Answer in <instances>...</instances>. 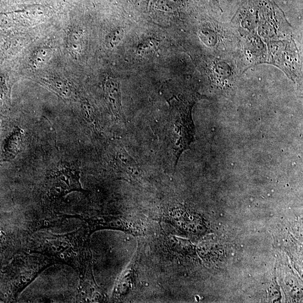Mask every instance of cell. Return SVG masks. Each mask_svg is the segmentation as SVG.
<instances>
[{"label": "cell", "mask_w": 303, "mask_h": 303, "mask_svg": "<svg viewBox=\"0 0 303 303\" xmlns=\"http://www.w3.org/2000/svg\"><path fill=\"white\" fill-rule=\"evenodd\" d=\"M76 273L66 264L47 268L24 291L25 302H71L76 291Z\"/></svg>", "instance_id": "6da1fadb"}, {"label": "cell", "mask_w": 303, "mask_h": 303, "mask_svg": "<svg viewBox=\"0 0 303 303\" xmlns=\"http://www.w3.org/2000/svg\"><path fill=\"white\" fill-rule=\"evenodd\" d=\"M169 102L170 114L164 127V143L171 166L175 168L181 153L189 148L195 139L191 117L194 101L173 97Z\"/></svg>", "instance_id": "7a4b0ae2"}, {"label": "cell", "mask_w": 303, "mask_h": 303, "mask_svg": "<svg viewBox=\"0 0 303 303\" xmlns=\"http://www.w3.org/2000/svg\"><path fill=\"white\" fill-rule=\"evenodd\" d=\"M104 92L112 112L117 117L121 113V92L119 82L113 78H108L104 84Z\"/></svg>", "instance_id": "3957f363"}, {"label": "cell", "mask_w": 303, "mask_h": 303, "mask_svg": "<svg viewBox=\"0 0 303 303\" xmlns=\"http://www.w3.org/2000/svg\"><path fill=\"white\" fill-rule=\"evenodd\" d=\"M24 142L23 131L17 128L10 135L4 147V157L5 160L14 159L21 151Z\"/></svg>", "instance_id": "277c9868"}, {"label": "cell", "mask_w": 303, "mask_h": 303, "mask_svg": "<svg viewBox=\"0 0 303 303\" xmlns=\"http://www.w3.org/2000/svg\"><path fill=\"white\" fill-rule=\"evenodd\" d=\"M85 35L81 31L74 30L70 31L68 38L69 51L75 57L80 56L84 51L85 41Z\"/></svg>", "instance_id": "5b68a950"}, {"label": "cell", "mask_w": 303, "mask_h": 303, "mask_svg": "<svg viewBox=\"0 0 303 303\" xmlns=\"http://www.w3.org/2000/svg\"><path fill=\"white\" fill-rule=\"evenodd\" d=\"M52 51L51 48L43 47L36 49L31 58L32 67L36 69L40 68L46 64L52 57Z\"/></svg>", "instance_id": "8992f818"}, {"label": "cell", "mask_w": 303, "mask_h": 303, "mask_svg": "<svg viewBox=\"0 0 303 303\" xmlns=\"http://www.w3.org/2000/svg\"><path fill=\"white\" fill-rule=\"evenodd\" d=\"M48 86L61 97L65 98L71 96V88L65 80L60 78H52L46 80Z\"/></svg>", "instance_id": "52a82bcc"}, {"label": "cell", "mask_w": 303, "mask_h": 303, "mask_svg": "<svg viewBox=\"0 0 303 303\" xmlns=\"http://www.w3.org/2000/svg\"><path fill=\"white\" fill-rule=\"evenodd\" d=\"M159 41L155 38H148L142 42L136 48V53L140 56L150 54L158 47Z\"/></svg>", "instance_id": "ba28073f"}, {"label": "cell", "mask_w": 303, "mask_h": 303, "mask_svg": "<svg viewBox=\"0 0 303 303\" xmlns=\"http://www.w3.org/2000/svg\"><path fill=\"white\" fill-rule=\"evenodd\" d=\"M124 34V30L122 27H119L110 33L106 38V47L109 49H113L117 47L122 41Z\"/></svg>", "instance_id": "9c48e42d"}, {"label": "cell", "mask_w": 303, "mask_h": 303, "mask_svg": "<svg viewBox=\"0 0 303 303\" xmlns=\"http://www.w3.org/2000/svg\"><path fill=\"white\" fill-rule=\"evenodd\" d=\"M8 98V90L5 81H0V104H2Z\"/></svg>", "instance_id": "30bf717a"}, {"label": "cell", "mask_w": 303, "mask_h": 303, "mask_svg": "<svg viewBox=\"0 0 303 303\" xmlns=\"http://www.w3.org/2000/svg\"><path fill=\"white\" fill-rule=\"evenodd\" d=\"M81 111L85 117L90 118L92 112V107L87 102H82L81 104Z\"/></svg>", "instance_id": "8fae6325"}, {"label": "cell", "mask_w": 303, "mask_h": 303, "mask_svg": "<svg viewBox=\"0 0 303 303\" xmlns=\"http://www.w3.org/2000/svg\"><path fill=\"white\" fill-rule=\"evenodd\" d=\"M0 130H1V120H0Z\"/></svg>", "instance_id": "7c38bea8"}]
</instances>
